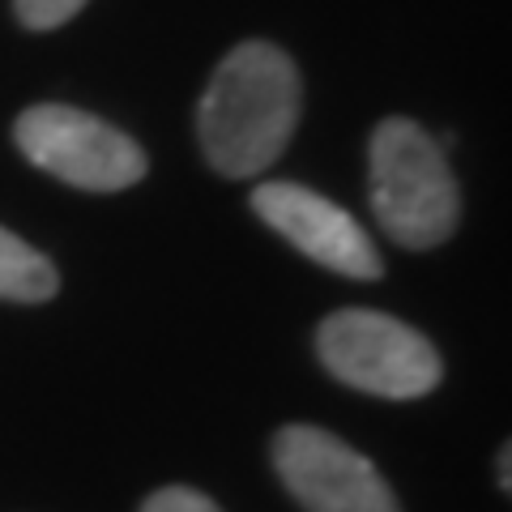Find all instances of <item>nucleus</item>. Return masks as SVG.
<instances>
[{
    "instance_id": "f257e3e1",
    "label": "nucleus",
    "mask_w": 512,
    "mask_h": 512,
    "mask_svg": "<svg viewBox=\"0 0 512 512\" xmlns=\"http://www.w3.org/2000/svg\"><path fill=\"white\" fill-rule=\"evenodd\" d=\"M299 69L282 47L252 39L214 69L197 111L205 163L227 180L274 167L299 124Z\"/></svg>"
},
{
    "instance_id": "f03ea898",
    "label": "nucleus",
    "mask_w": 512,
    "mask_h": 512,
    "mask_svg": "<svg viewBox=\"0 0 512 512\" xmlns=\"http://www.w3.org/2000/svg\"><path fill=\"white\" fill-rule=\"evenodd\" d=\"M372 214L380 231L410 252L440 248L461 222V188L448 167L444 141L414 120H380L367 146Z\"/></svg>"
},
{
    "instance_id": "7ed1b4c3",
    "label": "nucleus",
    "mask_w": 512,
    "mask_h": 512,
    "mask_svg": "<svg viewBox=\"0 0 512 512\" xmlns=\"http://www.w3.org/2000/svg\"><path fill=\"white\" fill-rule=\"evenodd\" d=\"M316 355L329 367V376L389 402L427 397L444 376L436 346L419 329L372 308H342L320 320Z\"/></svg>"
},
{
    "instance_id": "20e7f679",
    "label": "nucleus",
    "mask_w": 512,
    "mask_h": 512,
    "mask_svg": "<svg viewBox=\"0 0 512 512\" xmlns=\"http://www.w3.org/2000/svg\"><path fill=\"white\" fill-rule=\"evenodd\" d=\"M13 141L39 171L86 192H120L146 175V150L82 107L39 103L13 124Z\"/></svg>"
},
{
    "instance_id": "39448f33",
    "label": "nucleus",
    "mask_w": 512,
    "mask_h": 512,
    "mask_svg": "<svg viewBox=\"0 0 512 512\" xmlns=\"http://www.w3.org/2000/svg\"><path fill=\"white\" fill-rule=\"evenodd\" d=\"M274 470L303 512H402L384 474L325 427H282L274 436Z\"/></svg>"
},
{
    "instance_id": "423d86ee",
    "label": "nucleus",
    "mask_w": 512,
    "mask_h": 512,
    "mask_svg": "<svg viewBox=\"0 0 512 512\" xmlns=\"http://www.w3.org/2000/svg\"><path fill=\"white\" fill-rule=\"evenodd\" d=\"M252 210L261 222H269L286 244H295L308 261L333 269L342 278L372 282L380 278V252L367 239V231L350 218L338 201L286 180H269L252 192Z\"/></svg>"
},
{
    "instance_id": "0eeeda50",
    "label": "nucleus",
    "mask_w": 512,
    "mask_h": 512,
    "mask_svg": "<svg viewBox=\"0 0 512 512\" xmlns=\"http://www.w3.org/2000/svg\"><path fill=\"white\" fill-rule=\"evenodd\" d=\"M60 291V274L39 248L0 227V299L9 303H43Z\"/></svg>"
},
{
    "instance_id": "6e6552de",
    "label": "nucleus",
    "mask_w": 512,
    "mask_h": 512,
    "mask_svg": "<svg viewBox=\"0 0 512 512\" xmlns=\"http://www.w3.org/2000/svg\"><path fill=\"white\" fill-rule=\"evenodd\" d=\"M90 0H13V13L26 30H56L69 18H77Z\"/></svg>"
},
{
    "instance_id": "1a4fd4ad",
    "label": "nucleus",
    "mask_w": 512,
    "mask_h": 512,
    "mask_svg": "<svg viewBox=\"0 0 512 512\" xmlns=\"http://www.w3.org/2000/svg\"><path fill=\"white\" fill-rule=\"evenodd\" d=\"M141 512H222V508L210 500V495H201L192 487H163L141 504Z\"/></svg>"
},
{
    "instance_id": "9d476101",
    "label": "nucleus",
    "mask_w": 512,
    "mask_h": 512,
    "mask_svg": "<svg viewBox=\"0 0 512 512\" xmlns=\"http://www.w3.org/2000/svg\"><path fill=\"white\" fill-rule=\"evenodd\" d=\"M500 487L512 495V440L504 444V453H500Z\"/></svg>"
}]
</instances>
